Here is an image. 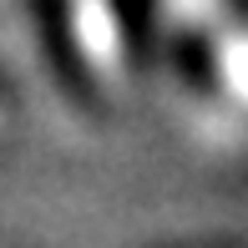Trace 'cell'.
<instances>
[]
</instances>
